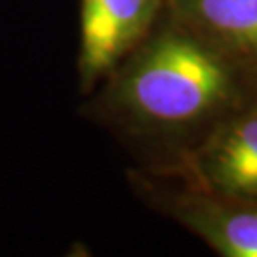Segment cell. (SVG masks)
Here are the masks:
<instances>
[{
	"label": "cell",
	"mask_w": 257,
	"mask_h": 257,
	"mask_svg": "<svg viewBox=\"0 0 257 257\" xmlns=\"http://www.w3.org/2000/svg\"><path fill=\"white\" fill-rule=\"evenodd\" d=\"M204 170L221 193L257 198V114L221 130L206 151Z\"/></svg>",
	"instance_id": "3957f363"
},
{
	"label": "cell",
	"mask_w": 257,
	"mask_h": 257,
	"mask_svg": "<svg viewBox=\"0 0 257 257\" xmlns=\"http://www.w3.org/2000/svg\"><path fill=\"white\" fill-rule=\"evenodd\" d=\"M160 0H82L80 69L92 80L118 63L145 35Z\"/></svg>",
	"instance_id": "7a4b0ae2"
},
{
	"label": "cell",
	"mask_w": 257,
	"mask_h": 257,
	"mask_svg": "<svg viewBox=\"0 0 257 257\" xmlns=\"http://www.w3.org/2000/svg\"><path fill=\"white\" fill-rule=\"evenodd\" d=\"M194 27L248 55H257V0H174Z\"/></svg>",
	"instance_id": "5b68a950"
},
{
	"label": "cell",
	"mask_w": 257,
	"mask_h": 257,
	"mask_svg": "<svg viewBox=\"0 0 257 257\" xmlns=\"http://www.w3.org/2000/svg\"><path fill=\"white\" fill-rule=\"evenodd\" d=\"M183 219L221 255L257 257V208L200 200L187 206Z\"/></svg>",
	"instance_id": "277c9868"
},
{
	"label": "cell",
	"mask_w": 257,
	"mask_h": 257,
	"mask_svg": "<svg viewBox=\"0 0 257 257\" xmlns=\"http://www.w3.org/2000/svg\"><path fill=\"white\" fill-rule=\"evenodd\" d=\"M229 90V71L217 55L183 35H164L132 65L120 97L141 118L185 124L215 109Z\"/></svg>",
	"instance_id": "6da1fadb"
}]
</instances>
